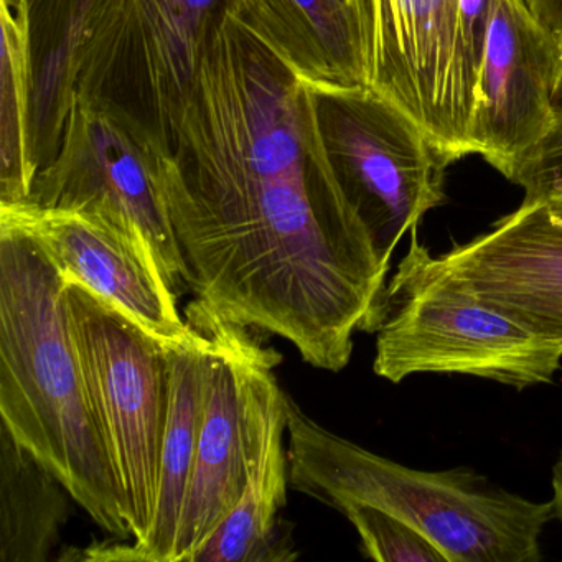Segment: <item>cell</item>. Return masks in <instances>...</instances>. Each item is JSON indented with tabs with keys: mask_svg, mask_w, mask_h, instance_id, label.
<instances>
[{
	"mask_svg": "<svg viewBox=\"0 0 562 562\" xmlns=\"http://www.w3.org/2000/svg\"><path fill=\"white\" fill-rule=\"evenodd\" d=\"M67 282L32 236L0 223V426L104 532L131 539L126 498L68 334Z\"/></svg>",
	"mask_w": 562,
	"mask_h": 562,
	"instance_id": "6da1fadb",
	"label": "cell"
},
{
	"mask_svg": "<svg viewBox=\"0 0 562 562\" xmlns=\"http://www.w3.org/2000/svg\"><path fill=\"white\" fill-rule=\"evenodd\" d=\"M289 483L340 512L364 503L400 516L439 546L449 562L541 561L542 529L554 518L472 469H409L337 436L285 394Z\"/></svg>",
	"mask_w": 562,
	"mask_h": 562,
	"instance_id": "7a4b0ae2",
	"label": "cell"
},
{
	"mask_svg": "<svg viewBox=\"0 0 562 562\" xmlns=\"http://www.w3.org/2000/svg\"><path fill=\"white\" fill-rule=\"evenodd\" d=\"M159 156L189 186L308 176L305 87L225 12Z\"/></svg>",
	"mask_w": 562,
	"mask_h": 562,
	"instance_id": "3957f363",
	"label": "cell"
},
{
	"mask_svg": "<svg viewBox=\"0 0 562 562\" xmlns=\"http://www.w3.org/2000/svg\"><path fill=\"white\" fill-rule=\"evenodd\" d=\"M562 345L476 297L450 278L411 229V246L386 284L374 373L401 383L457 373L525 390L551 383Z\"/></svg>",
	"mask_w": 562,
	"mask_h": 562,
	"instance_id": "277c9868",
	"label": "cell"
},
{
	"mask_svg": "<svg viewBox=\"0 0 562 562\" xmlns=\"http://www.w3.org/2000/svg\"><path fill=\"white\" fill-rule=\"evenodd\" d=\"M228 0H94L68 93L103 108L146 147L173 134ZM70 106V104H68Z\"/></svg>",
	"mask_w": 562,
	"mask_h": 562,
	"instance_id": "5b68a950",
	"label": "cell"
},
{
	"mask_svg": "<svg viewBox=\"0 0 562 562\" xmlns=\"http://www.w3.org/2000/svg\"><path fill=\"white\" fill-rule=\"evenodd\" d=\"M67 278L68 334L126 498L131 544L146 539L159 496L169 416V345L108 299Z\"/></svg>",
	"mask_w": 562,
	"mask_h": 562,
	"instance_id": "8992f818",
	"label": "cell"
},
{
	"mask_svg": "<svg viewBox=\"0 0 562 562\" xmlns=\"http://www.w3.org/2000/svg\"><path fill=\"white\" fill-rule=\"evenodd\" d=\"M305 143L330 167L390 265L401 238L446 202L452 162L416 121L371 88H305Z\"/></svg>",
	"mask_w": 562,
	"mask_h": 562,
	"instance_id": "52a82bcc",
	"label": "cell"
},
{
	"mask_svg": "<svg viewBox=\"0 0 562 562\" xmlns=\"http://www.w3.org/2000/svg\"><path fill=\"white\" fill-rule=\"evenodd\" d=\"M367 87L457 162L475 154L479 64L462 0H353Z\"/></svg>",
	"mask_w": 562,
	"mask_h": 562,
	"instance_id": "ba28073f",
	"label": "cell"
},
{
	"mask_svg": "<svg viewBox=\"0 0 562 562\" xmlns=\"http://www.w3.org/2000/svg\"><path fill=\"white\" fill-rule=\"evenodd\" d=\"M186 321L202 331L205 353L195 467L173 562H192L241 498L261 440L269 384L282 361L249 328L196 299L187 305Z\"/></svg>",
	"mask_w": 562,
	"mask_h": 562,
	"instance_id": "9c48e42d",
	"label": "cell"
},
{
	"mask_svg": "<svg viewBox=\"0 0 562 562\" xmlns=\"http://www.w3.org/2000/svg\"><path fill=\"white\" fill-rule=\"evenodd\" d=\"M27 202L87 210L144 236L167 281L182 288V259L153 153L110 111L71 94L57 150Z\"/></svg>",
	"mask_w": 562,
	"mask_h": 562,
	"instance_id": "30bf717a",
	"label": "cell"
},
{
	"mask_svg": "<svg viewBox=\"0 0 562 562\" xmlns=\"http://www.w3.org/2000/svg\"><path fill=\"white\" fill-rule=\"evenodd\" d=\"M0 223L22 229L68 278L123 308L169 347L189 344L193 328L177 291L144 236L87 210L0 203Z\"/></svg>",
	"mask_w": 562,
	"mask_h": 562,
	"instance_id": "8fae6325",
	"label": "cell"
},
{
	"mask_svg": "<svg viewBox=\"0 0 562 562\" xmlns=\"http://www.w3.org/2000/svg\"><path fill=\"white\" fill-rule=\"evenodd\" d=\"M562 44L526 0H492L479 71L475 154L503 177L554 124Z\"/></svg>",
	"mask_w": 562,
	"mask_h": 562,
	"instance_id": "7c38bea8",
	"label": "cell"
},
{
	"mask_svg": "<svg viewBox=\"0 0 562 562\" xmlns=\"http://www.w3.org/2000/svg\"><path fill=\"white\" fill-rule=\"evenodd\" d=\"M436 261L476 297L562 345V206L521 203Z\"/></svg>",
	"mask_w": 562,
	"mask_h": 562,
	"instance_id": "4fadbf2b",
	"label": "cell"
},
{
	"mask_svg": "<svg viewBox=\"0 0 562 562\" xmlns=\"http://www.w3.org/2000/svg\"><path fill=\"white\" fill-rule=\"evenodd\" d=\"M226 14L308 90L367 87L360 29L347 0H228Z\"/></svg>",
	"mask_w": 562,
	"mask_h": 562,
	"instance_id": "5bb4252c",
	"label": "cell"
},
{
	"mask_svg": "<svg viewBox=\"0 0 562 562\" xmlns=\"http://www.w3.org/2000/svg\"><path fill=\"white\" fill-rule=\"evenodd\" d=\"M190 324V322H189ZM193 328L189 344L169 347L170 394L166 437L160 457L156 516L146 539L131 544L124 539L94 542L77 561L173 562L187 493L195 467L203 397L205 337Z\"/></svg>",
	"mask_w": 562,
	"mask_h": 562,
	"instance_id": "9a60e30c",
	"label": "cell"
},
{
	"mask_svg": "<svg viewBox=\"0 0 562 562\" xmlns=\"http://www.w3.org/2000/svg\"><path fill=\"white\" fill-rule=\"evenodd\" d=\"M285 394L278 376L269 384L265 426L241 498L192 562H281L299 558L291 526L279 518L288 503L289 460Z\"/></svg>",
	"mask_w": 562,
	"mask_h": 562,
	"instance_id": "2e32d148",
	"label": "cell"
},
{
	"mask_svg": "<svg viewBox=\"0 0 562 562\" xmlns=\"http://www.w3.org/2000/svg\"><path fill=\"white\" fill-rule=\"evenodd\" d=\"M60 480L0 426V562H45L70 518Z\"/></svg>",
	"mask_w": 562,
	"mask_h": 562,
	"instance_id": "e0dca14e",
	"label": "cell"
},
{
	"mask_svg": "<svg viewBox=\"0 0 562 562\" xmlns=\"http://www.w3.org/2000/svg\"><path fill=\"white\" fill-rule=\"evenodd\" d=\"M0 203L31 199L38 176L34 149L35 61L27 0H2Z\"/></svg>",
	"mask_w": 562,
	"mask_h": 562,
	"instance_id": "ac0fdd59",
	"label": "cell"
},
{
	"mask_svg": "<svg viewBox=\"0 0 562 562\" xmlns=\"http://www.w3.org/2000/svg\"><path fill=\"white\" fill-rule=\"evenodd\" d=\"M35 61V110L65 111L68 77L94 0H27Z\"/></svg>",
	"mask_w": 562,
	"mask_h": 562,
	"instance_id": "d6986e66",
	"label": "cell"
},
{
	"mask_svg": "<svg viewBox=\"0 0 562 562\" xmlns=\"http://www.w3.org/2000/svg\"><path fill=\"white\" fill-rule=\"evenodd\" d=\"M341 515L355 526L361 551L378 562H449L436 542L393 513L364 503H348Z\"/></svg>",
	"mask_w": 562,
	"mask_h": 562,
	"instance_id": "ffe728a7",
	"label": "cell"
},
{
	"mask_svg": "<svg viewBox=\"0 0 562 562\" xmlns=\"http://www.w3.org/2000/svg\"><path fill=\"white\" fill-rule=\"evenodd\" d=\"M554 124L519 157L506 179L525 190L522 203L562 202V80L552 101Z\"/></svg>",
	"mask_w": 562,
	"mask_h": 562,
	"instance_id": "44dd1931",
	"label": "cell"
},
{
	"mask_svg": "<svg viewBox=\"0 0 562 562\" xmlns=\"http://www.w3.org/2000/svg\"><path fill=\"white\" fill-rule=\"evenodd\" d=\"M535 18L562 44V0H526Z\"/></svg>",
	"mask_w": 562,
	"mask_h": 562,
	"instance_id": "7402d4cb",
	"label": "cell"
},
{
	"mask_svg": "<svg viewBox=\"0 0 562 562\" xmlns=\"http://www.w3.org/2000/svg\"><path fill=\"white\" fill-rule=\"evenodd\" d=\"M552 505H554V518H558L562 525V452L552 469Z\"/></svg>",
	"mask_w": 562,
	"mask_h": 562,
	"instance_id": "603a6c76",
	"label": "cell"
},
{
	"mask_svg": "<svg viewBox=\"0 0 562 562\" xmlns=\"http://www.w3.org/2000/svg\"><path fill=\"white\" fill-rule=\"evenodd\" d=\"M552 205L562 206V202H559V203H552Z\"/></svg>",
	"mask_w": 562,
	"mask_h": 562,
	"instance_id": "cb8c5ba5",
	"label": "cell"
},
{
	"mask_svg": "<svg viewBox=\"0 0 562 562\" xmlns=\"http://www.w3.org/2000/svg\"><path fill=\"white\" fill-rule=\"evenodd\" d=\"M348 4L351 5V2H353V0H347Z\"/></svg>",
	"mask_w": 562,
	"mask_h": 562,
	"instance_id": "d4e9b609",
	"label": "cell"
}]
</instances>
